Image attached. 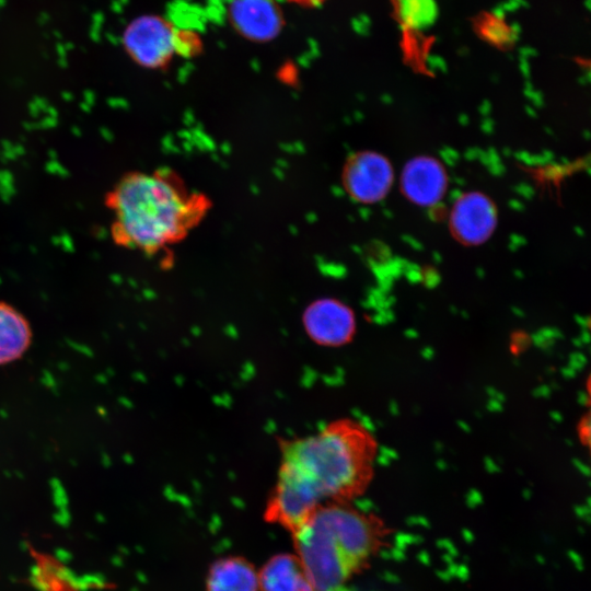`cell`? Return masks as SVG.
Returning a JSON list of instances; mask_svg holds the SVG:
<instances>
[{
	"mask_svg": "<svg viewBox=\"0 0 591 591\" xmlns=\"http://www.w3.org/2000/svg\"><path fill=\"white\" fill-rule=\"evenodd\" d=\"M302 324L308 336L325 347L349 344L357 329L354 310L334 298H323L310 303L303 312Z\"/></svg>",
	"mask_w": 591,
	"mask_h": 591,
	"instance_id": "cell-5",
	"label": "cell"
},
{
	"mask_svg": "<svg viewBox=\"0 0 591 591\" xmlns=\"http://www.w3.org/2000/svg\"><path fill=\"white\" fill-rule=\"evenodd\" d=\"M206 591H259L258 571L242 556L219 558L208 570Z\"/></svg>",
	"mask_w": 591,
	"mask_h": 591,
	"instance_id": "cell-12",
	"label": "cell"
},
{
	"mask_svg": "<svg viewBox=\"0 0 591 591\" xmlns=\"http://www.w3.org/2000/svg\"><path fill=\"white\" fill-rule=\"evenodd\" d=\"M578 436L580 442L583 444H589L590 442V416L589 414L584 415L580 422L578 424Z\"/></svg>",
	"mask_w": 591,
	"mask_h": 591,
	"instance_id": "cell-15",
	"label": "cell"
},
{
	"mask_svg": "<svg viewBox=\"0 0 591 591\" xmlns=\"http://www.w3.org/2000/svg\"><path fill=\"white\" fill-rule=\"evenodd\" d=\"M19 548L22 551V552H27L30 549V544L27 541L23 540L20 542L19 544Z\"/></svg>",
	"mask_w": 591,
	"mask_h": 591,
	"instance_id": "cell-21",
	"label": "cell"
},
{
	"mask_svg": "<svg viewBox=\"0 0 591 591\" xmlns=\"http://www.w3.org/2000/svg\"><path fill=\"white\" fill-rule=\"evenodd\" d=\"M81 578L84 580V582L89 586V588H93L96 590H103L107 586L106 577L101 572L95 573H83Z\"/></svg>",
	"mask_w": 591,
	"mask_h": 591,
	"instance_id": "cell-14",
	"label": "cell"
},
{
	"mask_svg": "<svg viewBox=\"0 0 591 591\" xmlns=\"http://www.w3.org/2000/svg\"><path fill=\"white\" fill-rule=\"evenodd\" d=\"M401 187L417 206H433L445 194L448 176L442 164L431 157H417L405 165L401 175Z\"/></svg>",
	"mask_w": 591,
	"mask_h": 591,
	"instance_id": "cell-9",
	"label": "cell"
},
{
	"mask_svg": "<svg viewBox=\"0 0 591 591\" xmlns=\"http://www.w3.org/2000/svg\"><path fill=\"white\" fill-rule=\"evenodd\" d=\"M53 518L55 523L62 528L68 526L71 522V514L66 508L59 509V511L56 512Z\"/></svg>",
	"mask_w": 591,
	"mask_h": 591,
	"instance_id": "cell-17",
	"label": "cell"
},
{
	"mask_svg": "<svg viewBox=\"0 0 591 591\" xmlns=\"http://www.w3.org/2000/svg\"><path fill=\"white\" fill-rule=\"evenodd\" d=\"M40 565L49 579H56L71 590L76 589V581L78 576L71 568L63 565L59 566L51 561H44Z\"/></svg>",
	"mask_w": 591,
	"mask_h": 591,
	"instance_id": "cell-13",
	"label": "cell"
},
{
	"mask_svg": "<svg viewBox=\"0 0 591 591\" xmlns=\"http://www.w3.org/2000/svg\"><path fill=\"white\" fill-rule=\"evenodd\" d=\"M111 563L114 567H121L123 566V558L118 555H114L111 558Z\"/></svg>",
	"mask_w": 591,
	"mask_h": 591,
	"instance_id": "cell-20",
	"label": "cell"
},
{
	"mask_svg": "<svg viewBox=\"0 0 591 591\" xmlns=\"http://www.w3.org/2000/svg\"><path fill=\"white\" fill-rule=\"evenodd\" d=\"M497 223L493 200L478 192L460 196L450 212L451 233L461 243L478 245L487 241Z\"/></svg>",
	"mask_w": 591,
	"mask_h": 591,
	"instance_id": "cell-7",
	"label": "cell"
},
{
	"mask_svg": "<svg viewBox=\"0 0 591 591\" xmlns=\"http://www.w3.org/2000/svg\"><path fill=\"white\" fill-rule=\"evenodd\" d=\"M114 244L157 255L184 240L204 219L210 202L165 169L125 173L107 190Z\"/></svg>",
	"mask_w": 591,
	"mask_h": 591,
	"instance_id": "cell-2",
	"label": "cell"
},
{
	"mask_svg": "<svg viewBox=\"0 0 591 591\" xmlns=\"http://www.w3.org/2000/svg\"><path fill=\"white\" fill-rule=\"evenodd\" d=\"M289 3H293L299 7L303 8H317L322 4H324L328 0H285Z\"/></svg>",
	"mask_w": 591,
	"mask_h": 591,
	"instance_id": "cell-19",
	"label": "cell"
},
{
	"mask_svg": "<svg viewBox=\"0 0 591 591\" xmlns=\"http://www.w3.org/2000/svg\"><path fill=\"white\" fill-rule=\"evenodd\" d=\"M177 27L163 16L144 14L132 20L123 33V46L138 66L166 68L177 56Z\"/></svg>",
	"mask_w": 591,
	"mask_h": 591,
	"instance_id": "cell-4",
	"label": "cell"
},
{
	"mask_svg": "<svg viewBox=\"0 0 591 591\" xmlns=\"http://www.w3.org/2000/svg\"><path fill=\"white\" fill-rule=\"evenodd\" d=\"M228 18L236 33L256 43L275 39L286 23L275 0H231Z\"/></svg>",
	"mask_w": 591,
	"mask_h": 591,
	"instance_id": "cell-8",
	"label": "cell"
},
{
	"mask_svg": "<svg viewBox=\"0 0 591 591\" xmlns=\"http://www.w3.org/2000/svg\"><path fill=\"white\" fill-rule=\"evenodd\" d=\"M33 341L27 317L12 304L0 301V366L21 359Z\"/></svg>",
	"mask_w": 591,
	"mask_h": 591,
	"instance_id": "cell-11",
	"label": "cell"
},
{
	"mask_svg": "<svg viewBox=\"0 0 591 591\" xmlns=\"http://www.w3.org/2000/svg\"><path fill=\"white\" fill-rule=\"evenodd\" d=\"M95 520H96L97 523H105V521H106L105 517L102 513H97L95 515Z\"/></svg>",
	"mask_w": 591,
	"mask_h": 591,
	"instance_id": "cell-22",
	"label": "cell"
},
{
	"mask_svg": "<svg viewBox=\"0 0 591 591\" xmlns=\"http://www.w3.org/2000/svg\"><path fill=\"white\" fill-rule=\"evenodd\" d=\"M54 557L57 561H59L60 564H68L72 560V554L66 549V548H62V547H57L55 551H54Z\"/></svg>",
	"mask_w": 591,
	"mask_h": 591,
	"instance_id": "cell-18",
	"label": "cell"
},
{
	"mask_svg": "<svg viewBox=\"0 0 591 591\" xmlns=\"http://www.w3.org/2000/svg\"><path fill=\"white\" fill-rule=\"evenodd\" d=\"M393 181L394 172L389 160L371 151L352 154L343 171L345 190L362 204H373L384 198Z\"/></svg>",
	"mask_w": 591,
	"mask_h": 591,
	"instance_id": "cell-6",
	"label": "cell"
},
{
	"mask_svg": "<svg viewBox=\"0 0 591 591\" xmlns=\"http://www.w3.org/2000/svg\"><path fill=\"white\" fill-rule=\"evenodd\" d=\"M10 580H11V582L14 583V582H16L18 579H16V577H10Z\"/></svg>",
	"mask_w": 591,
	"mask_h": 591,
	"instance_id": "cell-24",
	"label": "cell"
},
{
	"mask_svg": "<svg viewBox=\"0 0 591 591\" xmlns=\"http://www.w3.org/2000/svg\"><path fill=\"white\" fill-rule=\"evenodd\" d=\"M292 537L314 590L340 591L371 556L376 531L362 511L347 502H329L316 508Z\"/></svg>",
	"mask_w": 591,
	"mask_h": 591,
	"instance_id": "cell-3",
	"label": "cell"
},
{
	"mask_svg": "<svg viewBox=\"0 0 591 591\" xmlns=\"http://www.w3.org/2000/svg\"><path fill=\"white\" fill-rule=\"evenodd\" d=\"M28 581L36 591H53V583L46 573L37 578L28 577Z\"/></svg>",
	"mask_w": 591,
	"mask_h": 591,
	"instance_id": "cell-16",
	"label": "cell"
},
{
	"mask_svg": "<svg viewBox=\"0 0 591 591\" xmlns=\"http://www.w3.org/2000/svg\"><path fill=\"white\" fill-rule=\"evenodd\" d=\"M119 552L123 553V554H126L127 553V549L124 548L123 546L119 547Z\"/></svg>",
	"mask_w": 591,
	"mask_h": 591,
	"instance_id": "cell-23",
	"label": "cell"
},
{
	"mask_svg": "<svg viewBox=\"0 0 591 591\" xmlns=\"http://www.w3.org/2000/svg\"><path fill=\"white\" fill-rule=\"evenodd\" d=\"M378 451L373 433L351 418L283 441L265 520L292 534L320 506L358 496L372 475Z\"/></svg>",
	"mask_w": 591,
	"mask_h": 591,
	"instance_id": "cell-1",
	"label": "cell"
},
{
	"mask_svg": "<svg viewBox=\"0 0 591 591\" xmlns=\"http://www.w3.org/2000/svg\"><path fill=\"white\" fill-rule=\"evenodd\" d=\"M259 591H315L311 579L296 554L270 557L258 571Z\"/></svg>",
	"mask_w": 591,
	"mask_h": 591,
	"instance_id": "cell-10",
	"label": "cell"
}]
</instances>
